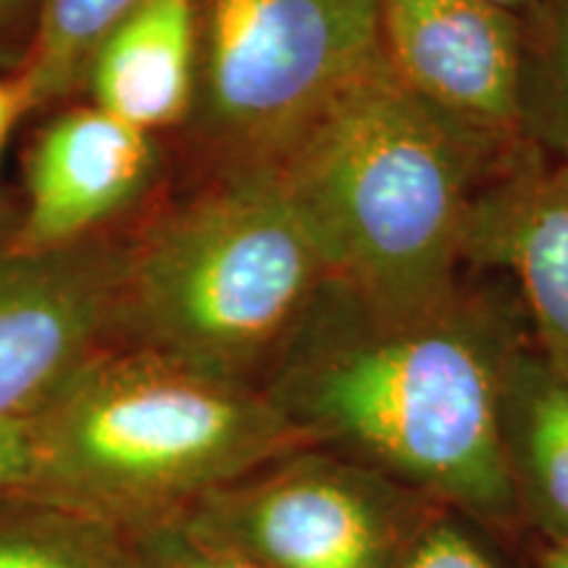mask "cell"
I'll use <instances>...</instances> for the list:
<instances>
[{"instance_id": "16", "label": "cell", "mask_w": 568, "mask_h": 568, "mask_svg": "<svg viewBox=\"0 0 568 568\" xmlns=\"http://www.w3.org/2000/svg\"><path fill=\"white\" fill-rule=\"evenodd\" d=\"M126 531L138 568H266L224 545L195 535L176 518Z\"/></svg>"}, {"instance_id": "22", "label": "cell", "mask_w": 568, "mask_h": 568, "mask_svg": "<svg viewBox=\"0 0 568 568\" xmlns=\"http://www.w3.org/2000/svg\"><path fill=\"white\" fill-rule=\"evenodd\" d=\"M481 3H487V6H493V9L508 11V13H514V17L524 19L527 13L537 9L539 0H481Z\"/></svg>"}, {"instance_id": "1", "label": "cell", "mask_w": 568, "mask_h": 568, "mask_svg": "<svg viewBox=\"0 0 568 568\" xmlns=\"http://www.w3.org/2000/svg\"><path fill=\"white\" fill-rule=\"evenodd\" d=\"M527 337L508 282L464 276L443 301L393 308L326 276L264 393L311 445L518 537L527 524L503 453L500 397Z\"/></svg>"}, {"instance_id": "2", "label": "cell", "mask_w": 568, "mask_h": 568, "mask_svg": "<svg viewBox=\"0 0 568 568\" xmlns=\"http://www.w3.org/2000/svg\"><path fill=\"white\" fill-rule=\"evenodd\" d=\"M516 142L432 103L382 59L272 172L332 280L416 308L464 282L468 211Z\"/></svg>"}, {"instance_id": "19", "label": "cell", "mask_w": 568, "mask_h": 568, "mask_svg": "<svg viewBox=\"0 0 568 568\" xmlns=\"http://www.w3.org/2000/svg\"><path fill=\"white\" fill-rule=\"evenodd\" d=\"M32 464V422H0V495L30 487Z\"/></svg>"}, {"instance_id": "3", "label": "cell", "mask_w": 568, "mask_h": 568, "mask_svg": "<svg viewBox=\"0 0 568 568\" xmlns=\"http://www.w3.org/2000/svg\"><path fill=\"white\" fill-rule=\"evenodd\" d=\"M326 276L274 172L193 174L130 219L113 345L264 389Z\"/></svg>"}, {"instance_id": "21", "label": "cell", "mask_w": 568, "mask_h": 568, "mask_svg": "<svg viewBox=\"0 0 568 568\" xmlns=\"http://www.w3.org/2000/svg\"><path fill=\"white\" fill-rule=\"evenodd\" d=\"M535 568H568V542L566 539H537Z\"/></svg>"}, {"instance_id": "6", "label": "cell", "mask_w": 568, "mask_h": 568, "mask_svg": "<svg viewBox=\"0 0 568 568\" xmlns=\"http://www.w3.org/2000/svg\"><path fill=\"white\" fill-rule=\"evenodd\" d=\"M439 510L376 468L308 445L211 489L176 521L266 568H397Z\"/></svg>"}, {"instance_id": "14", "label": "cell", "mask_w": 568, "mask_h": 568, "mask_svg": "<svg viewBox=\"0 0 568 568\" xmlns=\"http://www.w3.org/2000/svg\"><path fill=\"white\" fill-rule=\"evenodd\" d=\"M145 0H38L32 51L17 74L27 116L82 92L90 55Z\"/></svg>"}, {"instance_id": "13", "label": "cell", "mask_w": 568, "mask_h": 568, "mask_svg": "<svg viewBox=\"0 0 568 568\" xmlns=\"http://www.w3.org/2000/svg\"><path fill=\"white\" fill-rule=\"evenodd\" d=\"M0 568H138L130 531L67 503L0 495Z\"/></svg>"}, {"instance_id": "4", "label": "cell", "mask_w": 568, "mask_h": 568, "mask_svg": "<svg viewBox=\"0 0 568 568\" xmlns=\"http://www.w3.org/2000/svg\"><path fill=\"white\" fill-rule=\"evenodd\" d=\"M30 493L124 529L169 521L211 489L311 443L264 389L111 345L32 418Z\"/></svg>"}, {"instance_id": "20", "label": "cell", "mask_w": 568, "mask_h": 568, "mask_svg": "<svg viewBox=\"0 0 568 568\" xmlns=\"http://www.w3.org/2000/svg\"><path fill=\"white\" fill-rule=\"evenodd\" d=\"M24 116V95H21L17 74L0 77V155H3V148L11 138L13 126H17Z\"/></svg>"}, {"instance_id": "9", "label": "cell", "mask_w": 568, "mask_h": 568, "mask_svg": "<svg viewBox=\"0 0 568 568\" xmlns=\"http://www.w3.org/2000/svg\"><path fill=\"white\" fill-rule=\"evenodd\" d=\"M464 268L508 274L531 345L568 379V161L516 142L468 211Z\"/></svg>"}, {"instance_id": "18", "label": "cell", "mask_w": 568, "mask_h": 568, "mask_svg": "<svg viewBox=\"0 0 568 568\" xmlns=\"http://www.w3.org/2000/svg\"><path fill=\"white\" fill-rule=\"evenodd\" d=\"M38 30V0H0V77L19 74Z\"/></svg>"}, {"instance_id": "15", "label": "cell", "mask_w": 568, "mask_h": 568, "mask_svg": "<svg viewBox=\"0 0 568 568\" xmlns=\"http://www.w3.org/2000/svg\"><path fill=\"white\" fill-rule=\"evenodd\" d=\"M521 24L518 138L568 161V0H539Z\"/></svg>"}, {"instance_id": "7", "label": "cell", "mask_w": 568, "mask_h": 568, "mask_svg": "<svg viewBox=\"0 0 568 568\" xmlns=\"http://www.w3.org/2000/svg\"><path fill=\"white\" fill-rule=\"evenodd\" d=\"M126 226L48 251L0 245V422H32L113 345Z\"/></svg>"}, {"instance_id": "5", "label": "cell", "mask_w": 568, "mask_h": 568, "mask_svg": "<svg viewBox=\"0 0 568 568\" xmlns=\"http://www.w3.org/2000/svg\"><path fill=\"white\" fill-rule=\"evenodd\" d=\"M382 59L379 0H197L190 169L272 172Z\"/></svg>"}, {"instance_id": "8", "label": "cell", "mask_w": 568, "mask_h": 568, "mask_svg": "<svg viewBox=\"0 0 568 568\" xmlns=\"http://www.w3.org/2000/svg\"><path fill=\"white\" fill-rule=\"evenodd\" d=\"M163 145L116 116L80 103L34 138L24 169V211L9 243L48 251L119 226L153 201Z\"/></svg>"}, {"instance_id": "10", "label": "cell", "mask_w": 568, "mask_h": 568, "mask_svg": "<svg viewBox=\"0 0 568 568\" xmlns=\"http://www.w3.org/2000/svg\"><path fill=\"white\" fill-rule=\"evenodd\" d=\"M379 11L400 80L468 124L521 140V19L481 0H379Z\"/></svg>"}, {"instance_id": "12", "label": "cell", "mask_w": 568, "mask_h": 568, "mask_svg": "<svg viewBox=\"0 0 568 568\" xmlns=\"http://www.w3.org/2000/svg\"><path fill=\"white\" fill-rule=\"evenodd\" d=\"M500 437L527 529L568 542V379L539 355L531 337L510 358Z\"/></svg>"}, {"instance_id": "11", "label": "cell", "mask_w": 568, "mask_h": 568, "mask_svg": "<svg viewBox=\"0 0 568 568\" xmlns=\"http://www.w3.org/2000/svg\"><path fill=\"white\" fill-rule=\"evenodd\" d=\"M195 84L197 0H145L90 55L82 90L95 109L163 140L187 124Z\"/></svg>"}, {"instance_id": "17", "label": "cell", "mask_w": 568, "mask_h": 568, "mask_svg": "<svg viewBox=\"0 0 568 568\" xmlns=\"http://www.w3.org/2000/svg\"><path fill=\"white\" fill-rule=\"evenodd\" d=\"M460 524L464 518L453 510H439L418 531L397 568H497L487 550Z\"/></svg>"}]
</instances>
